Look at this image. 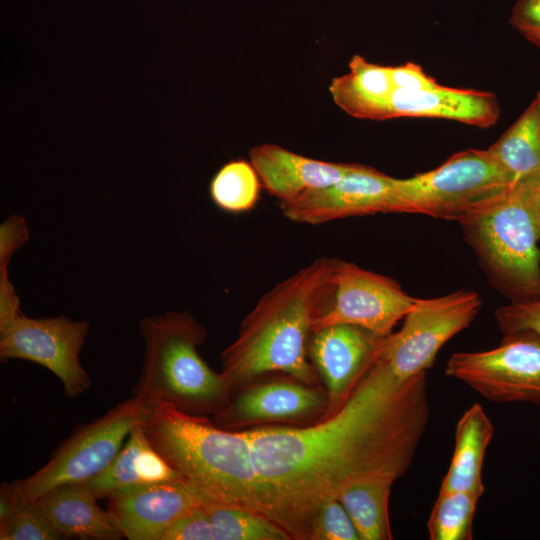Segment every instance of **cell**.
Segmentation results:
<instances>
[{
	"label": "cell",
	"instance_id": "5",
	"mask_svg": "<svg viewBox=\"0 0 540 540\" xmlns=\"http://www.w3.org/2000/svg\"><path fill=\"white\" fill-rule=\"evenodd\" d=\"M539 179L512 185L458 223L489 278L511 301L540 298Z\"/></svg>",
	"mask_w": 540,
	"mask_h": 540
},
{
	"label": "cell",
	"instance_id": "23",
	"mask_svg": "<svg viewBox=\"0 0 540 540\" xmlns=\"http://www.w3.org/2000/svg\"><path fill=\"white\" fill-rule=\"evenodd\" d=\"M488 149L513 184L540 178V93Z\"/></svg>",
	"mask_w": 540,
	"mask_h": 540
},
{
	"label": "cell",
	"instance_id": "6",
	"mask_svg": "<svg viewBox=\"0 0 540 540\" xmlns=\"http://www.w3.org/2000/svg\"><path fill=\"white\" fill-rule=\"evenodd\" d=\"M514 185L489 149H467L437 168L398 179L402 213L459 222Z\"/></svg>",
	"mask_w": 540,
	"mask_h": 540
},
{
	"label": "cell",
	"instance_id": "12",
	"mask_svg": "<svg viewBox=\"0 0 540 540\" xmlns=\"http://www.w3.org/2000/svg\"><path fill=\"white\" fill-rule=\"evenodd\" d=\"M416 300L392 278L335 259L333 293L315 319L313 331L348 324L387 337Z\"/></svg>",
	"mask_w": 540,
	"mask_h": 540
},
{
	"label": "cell",
	"instance_id": "14",
	"mask_svg": "<svg viewBox=\"0 0 540 540\" xmlns=\"http://www.w3.org/2000/svg\"><path fill=\"white\" fill-rule=\"evenodd\" d=\"M385 338L348 324L313 331L308 355L327 392L328 407L323 418L335 413L346 402L375 362Z\"/></svg>",
	"mask_w": 540,
	"mask_h": 540
},
{
	"label": "cell",
	"instance_id": "33",
	"mask_svg": "<svg viewBox=\"0 0 540 540\" xmlns=\"http://www.w3.org/2000/svg\"><path fill=\"white\" fill-rule=\"evenodd\" d=\"M24 505L12 483H2L0 486V528L5 527Z\"/></svg>",
	"mask_w": 540,
	"mask_h": 540
},
{
	"label": "cell",
	"instance_id": "29",
	"mask_svg": "<svg viewBox=\"0 0 540 540\" xmlns=\"http://www.w3.org/2000/svg\"><path fill=\"white\" fill-rule=\"evenodd\" d=\"M495 317L503 336L528 332L540 338V298L511 301L498 308Z\"/></svg>",
	"mask_w": 540,
	"mask_h": 540
},
{
	"label": "cell",
	"instance_id": "31",
	"mask_svg": "<svg viewBox=\"0 0 540 540\" xmlns=\"http://www.w3.org/2000/svg\"><path fill=\"white\" fill-rule=\"evenodd\" d=\"M28 239L24 218L16 214L9 216L0 226V266L7 267L14 252Z\"/></svg>",
	"mask_w": 540,
	"mask_h": 540
},
{
	"label": "cell",
	"instance_id": "11",
	"mask_svg": "<svg viewBox=\"0 0 540 540\" xmlns=\"http://www.w3.org/2000/svg\"><path fill=\"white\" fill-rule=\"evenodd\" d=\"M90 324L70 318H31L19 313L0 328V358L27 360L51 371L61 381L70 398L85 393L91 386L79 354Z\"/></svg>",
	"mask_w": 540,
	"mask_h": 540
},
{
	"label": "cell",
	"instance_id": "4",
	"mask_svg": "<svg viewBox=\"0 0 540 540\" xmlns=\"http://www.w3.org/2000/svg\"><path fill=\"white\" fill-rule=\"evenodd\" d=\"M145 352L132 397L144 406L167 405L196 416H215L229 403L231 388L200 356L207 333L188 311L141 319Z\"/></svg>",
	"mask_w": 540,
	"mask_h": 540
},
{
	"label": "cell",
	"instance_id": "34",
	"mask_svg": "<svg viewBox=\"0 0 540 540\" xmlns=\"http://www.w3.org/2000/svg\"><path fill=\"white\" fill-rule=\"evenodd\" d=\"M536 215L540 226V181L537 188L536 200H535Z\"/></svg>",
	"mask_w": 540,
	"mask_h": 540
},
{
	"label": "cell",
	"instance_id": "16",
	"mask_svg": "<svg viewBox=\"0 0 540 540\" xmlns=\"http://www.w3.org/2000/svg\"><path fill=\"white\" fill-rule=\"evenodd\" d=\"M249 161L262 187L280 202L334 184L358 165L317 160L269 143L252 147Z\"/></svg>",
	"mask_w": 540,
	"mask_h": 540
},
{
	"label": "cell",
	"instance_id": "17",
	"mask_svg": "<svg viewBox=\"0 0 540 540\" xmlns=\"http://www.w3.org/2000/svg\"><path fill=\"white\" fill-rule=\"evenodd\" d=\"M389 112L390 119L442 118L485 128L497 122L499 106L492 93L438 84L418 91L395 89L390 97Z\"/></svg>",
	"mask_w": 540,
	"mask_h": 540
},
{
	"label": "cell",
	"instance_id": "13",
	"mask_svg": "<svg viewBox=\"0 0 540 540\" xmlns=\"http://www.w3.org/2000/svg\"><path fill=\"white\" fill-rule=\"evenodd\" d=\"M280 208L291 221L318 225L348 217L402 213V202L398 178L358 164L336 183L280 202Z\"/></svg>",
	"mask_w": 540,
	"mask_h": 540
},
{
	"label": "cell",
	"instance_id": "20",
	"mask_svg": "<svg viewBox=\"0 0 540 540\" xmlns=\"http://www.w3.org/2000/svg\"><path fill=\"white\" fill-rule=\"evenodd\" d=\"M176 480L183 479L153 447L139 420L110 465L85 484L99 499L130 486Z\"/></svg>",
	"mask_w": 540,
	"mask_h": 540
},
{
	"label": "cell",
	"instance_id": "21",
	"mask_svg": "<svg viewBox=\"0 0 540 540\" xmlns=\"http://www.w3.org/2000/svg\"><path fill=\"white\" fill-rule=\"evenodd\" d=\"M390 67L354 55L349 72L332 79L329 92L334 103L359 119H390L389 103L394 91Z\"/></svg>",
	"mask_w": 540,
	"mask_h": 540
},
{
	"label": "cell",
	"instance_id": "15",
	"mask_svg": "<svg viewBox=\"0 0 540 540\" xmlns=\"http://www.w3.org/2000/svg\"><path fill=\"white\" fill-rule=\"evenodd\" d=\"M107 498L108 510L130 540H164L179 519L210 502L183 480L130 486Z\"/></svg>",
	"mask_w": 540,
	"mask_h": 540
},
{
	"label": "cell",
	"instance_id": "7",
	"mask_svg": "<svg viewBox=\"0 0 540 540\" xmlns=\"http://www.w3.org/2000/svg\"><path fill=\"white\" fill-rule=\"evenodd\" d=\"M481 306L472 290L417 298L400 330L385 338L374 363L398 385L426 373L441 348L472 323Z\"/></svg>",
	"mask_w": 540,
	"mask_h": 540
},
{
	"label": "cell",
	"instance_id": "19",
	"mask_svg": "<svg viewBox=\"0 0 540 540\" xmlns=\"http://www.w3.org/2000/svg\"><path fill=\"white\" fill-rule=\"evenodd\" d=\"M36 502L62 537L93 540L124 537L114 515L97 504V498L85 483L58 486Z\"/></svg>",
	"mask_w": 540,
	"mask_h": 540
},
{
	"label": "cell",
	"instance_id": "18",
	"mask_svg": "<svg viewBox=\"0 0 540 540\" xmlns=\"http://www.w3.org/2000/svg\"><path fill=\"white\" fill-rule=\"evenodd\" d=\"M164 540H291L264 515L253 510L205 502L178 520Z\"/></svg>",
	"mask_w": 540,
	"mask_h": 540
},
{
	"label": "cell",
	"instance_id": "30",
	"mask_svg": "<svg viewBox=\"0 0 540 540\" xmlns=\"http://www.w3.org/2000/svg\"><path fill=\"white\" fill-rule=\"evenodd\" d=\"M510 22L524 38L540 48V0H519Z\"/></svg>",
	"mask_w": 540,
	"mask_h": 540
},
{
	"label": "cell",
	"instance_id": "10",
	"mask_svg": "<svg viewBox=\"0 0 540 540\" xmlns=\"http://www.w3.org/2000/svg\"><path fill=\"white\" fill-rule=\"evenodd\" d=\"M327 407V392L322 384L269 373L233 388L228 405L212 420L230 430L265 425L303 427L321 420Z\"/></svg>",
	"mask_w": 540,
	"mask_h": 540
},
{
	"label": "cell",
	"instance_id": "24",
	"mask_svg": "<svg viewBox=\"0 0 540 540\" xmlns=\"http://www.w3.org/2000/svg\"><path fill=\"white\" fill-rule=\"evenodd\" d=\"M396 480L370 475L347 484L337 499L350 515L361 540H391L389 499Z\"/></svg>",
	"mask_w": 540,
	"mask_h": 540
},
{
	"label": "cell",
	"instance_id": "26",
	"mask_svg": "<svg viewBox=\"0 0 540 540\" xmlns=\"http://www.w3.org/2000/svg\"><path fill=\"white\" fill-rule=\"evenodd\" d=\"M481 496L476 492L439 490L427 523L429 539L471 540Z\"/></svg>",
	"mask_w": 540,
	"mask_h": 540
},
{
	"label": "cell",
	"instance_id": "3",
	"mask_svg": "<svg viewBox=\"0 0 540 540\" xmlns=\"http://www.w3.org/2000/svg\"><path fill=\"white\" fill-rule=\"evenodd\" d=\"M140 424L159 454L208 501L260 513L245 430L225 429L210 417L162 404L144 406Z\"/></svg>",
	"mask_w": 540,
	"mask_h": 540
},
{
	"label": "cell",
	"instance_id": "8",
	"mask_svg": "<svg viewBox=\"0 0 540 540\" xmlns=\"http://www.w3.org/2000/svg\"><path fill=\"white\" fill-rule=\"evenodd\" d=\"M143 410V403L131 397L102 417L77 427L41 469L12 482L21 502H35L58 486L85 483L100 474L118 454Z\"/></svg>",
	"mask_w": 540,
	"mask_h": 540
},
{
	"label": "cell",
	"instance_id": "22",
	"mask_svg": "<svg viewBox=\"0 0 540 540\" xmlns=\"http://www.w3.org/2000/svg\"><path fill=\"white\" fill-rule=\"evenodd\" d=\"M494 426L479 403L470 406L458 420L450 466L440 491H469L483 495L482 467Z\"/></svg>",
	"mask_w": 540,
	"mask_h": 540
},
{
	"label": "cell",
	"instance_id": "9",
	"mask_svg": "<svg viewBox=\"0 0 540 540\" xmlns=\"http://www.w3.org/2000/svg\"><path fill=\"white\" fill-rule=\"evenodd\" d=\"M445 375L492 402L540 405V338L519 332L493 349L453 353Z\"/></svg>",
	"mask_w": 540,
	"mask_h": 540
},
{
	"label": "cell",
	"instance_id": "27",
	"mask_svg": "<svg viewBox=\"0 0 540 540\" xmlns=\"http://www.w3.org/2000/svg\"><path fill=\"white\" fill-rule=\"evenodd\" d=\"M60 538L62 536L36 501L22 505L10 522L0 528L1 540H56Z\"/></svg>",
	"mask_w": 540,
	"mask_h": 540
},
{
	"label": "cell",
	"instance_id": "1",
	"mask_svg": "<svg viewBox=\"0 0 540 540\" xmlns=\"http://www.w3.org/2000/svg\"><path fill=\"white\" fill-rule=\"evenodd\" d=\"M428 419L426 373L398 385L373 363L332 415L303 427L244 429L260 513L291 540H309L319 509L347 484L405 474Z\"/></svg>",
	"mask_w": 540,
	"mask_h": 540
},
{
	"label": "cell",
	"instance_id": "32",
	"mask_svg": "<svg viewBox=\"0 0 540 540\" xmlns=\"http://www.w3.org/2000/svg\"><path fill=\"white\" fill-rule=\"evenodd\" d=\"M390 67L394 89L418 91L436 87L438 83L424 72L422 67L414 63Z\"/></svg>",
	"mask_w": 540,
	"mask_h": 540
},
{
	"label": "cell",
	"instance_id": "28",
	"mask_svg": "<svg viewBox=\"0 0 540 540\" xmlns=\"http://www.w3.org/2000/svg\"><path fill=\"white\" fill-rule=\"evenodd\" d=\"M309 540H361L350 515L342 503L332 499L318 511Z\"/></svg>",
	"mask_w": 540,
	"mask_h": 540
},
{
	"label": "cell",
	"instance_id": "2",
	"mask_svg": "<svg viewBox=\"0 0 540 540\" xmlns=\"http://www.w3.org/2000/svg\"><path fill=\"white\" fill-rule=\"evenodd\" d=\"M335 259L322 257L266 292L220 354L231 390L269 373L321 384L308 355L314 321L334 289Z\"/></svg>",
	"mask_w": 540,
	"mask_h": 540
},
{
	"label": "cell",
	"instance_id": "25",
	"mask_svg": "<svg viewBox=\"0 0 540 540\" xmlns=\"http://www.w3.org/2000/svg\"><path fill=\"white\" fill-rule=\"evenodd\" d=\"M261 181L250 161L231 160L222 165L209 183L214 205L230 214L252 210L260 197Z\"/></svg>",
	"mask_w": 540,
	"mask_h": 540
}]
</instances>
